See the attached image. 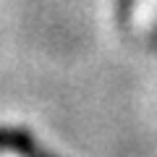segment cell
I'll list each match as a JSON object with an SVG mask.
<instances>
[{
	"label": "cell",
	"instance_id": "1",
	"mask_svg": "<svg viewBox=\"0 0 157 157\" xmlns=\"http://www.w3.org/2000/svg\"><path fill=\"white\" fill-rule=\"evenodd\" d=\"M0 149H11L21 157H55L42 149L26 128H11V126H0Z\"/></svg>",
	"mask_w": 157,
	"mask_h": 157
}]
</instances>
